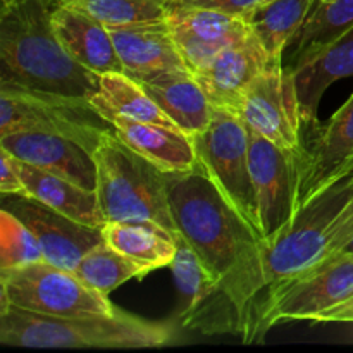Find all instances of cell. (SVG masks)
Segmentation results:
<instances>
[{
    "label": "cell",
    "mask_w": 353,
    "mask_h": 353,
    "mask_svg": "<svg viewBox=\"0 0 353 353\" xmlns=\"http://www.w3.org/2000/svg\"><path fill=\"white\" fill-rule=\"evenodd\" d=\"M168 195L179 236L216 279L223 299L240 317L241 338L252 343L265 286L261 231L238 212L200 164L168 172Z\"/></svg>",
    "instance_id": "obj_1"
},
{
    "label": "cell",
    "mask_w": 353,
    "mask_h": 353,
    "mask_svg": "<svg viewBox=\"0 0 353 353\" xmlns=\"http://www.w3.org/2000/svg\"><path fill=\"white\" fill-rule=\"evenodd\" d=\"M61 0H3L0 9V85L90 100L100 76L68 54L52 24Z\"/></svg>",
    "instance_id": "obj_2"
},
{
    "label": "cell",
    "mask_w": 353,
    "mask_h": 353,
    "mask_svg": "<svg viewBox=\"0 0 353 353\" xmlns=\"http://www.w3.org/2000/svg\"><path fill=\"white\" fill-rule=\"evenodd\" d=\"M352 199L353 169L331 179L300 203L292 223L278 236L262 241L265 286L252 343L262 341V321L272 300L326 259L331 231Z\"/></svg>",
    "instance_id": "obj_3"
},
{
    "label": "cell",
    "mask_w": 353,
    "mask_h": 353,
    "mask_svg": "<svg viewBox=\"0 0 353 353\" xmlns=\"http://www.w3.org/2000/svg\"><path fill=\"white\" fill-rule=\"evenodd\" d=\"M169 324L117 309L99 316H45L9 305L0 309V343L19 348H159L169 343Z\"/></svg>",
    "instance_id": "obj_4"
},
{
    "label": "cell",
    "mask_w": 353,
    "mask_h": 353,
    "mask_svg": "<svg viewBox=\"0 0 353 353\" xmlns=\"http://www.w3.org/2000/svg\"><path fill=\"white\" fill-rule=\"evenodd\" d=\"M97 196L105 223L159 226L181 240L168 195V172L131 150L116 131L97 145Z\"/></svg>",
    "instance_id": "obj_5"
},
{
    "label": "cell",
    "mask_w": 353,
    "mask_h": 353,
    "mask_svg": "<svg viewBox=\"0 0 353 353\" xmlns=\"http://www.w3.org/2000/svg\"><path fill=\"white\" fill-rule=\"evenodd\" d=\"M112 126L90 100L0 85V137L48 133L71 138L95 152Z\"/></svg>",
    "instance_id": "obj_6"
},
{
    "label": "cell",
    "mask_w": 353,
    "mask_h": 353,
    "mask_svg": "<svg viewBox=\"0 0 353 353\" xmlns=\"http://www.w3.org/2000/svg\"><path fill=\"white\" fill-rule=\"evenodd\" d=\"M107 296L47 261L0 271V309L14 305L45 316H99L117 310Z\"/></svg>",
    "instance_id": "obj_7"
},
{
    "label": "cell",
    "mask_w": 353,
    "mask_h": 353,
    "mask_svg": "<svg viewBox=\"0 0 353 353\" xmlns=\"http://www.w3.org/2000/svg\"><path fill=\"white\" fill-rule=\"evenodd\" d=\"M195 138L199 164L238 212L259 231V209L250 171V130L238 114L214 107L210 124Z\"/></svg>",
    "instance_id": "obj_8"
},
{
    "label": "cell",
    "mask_w": 353,
    "mask_h": 353,
    "mask_svg": "<svg viewBox=\"0 0 353 353\" xmlns=\"http://www.w3.org/2000/svg\"><path fill=\"white\" fill-rule=\"evenodd\" d=\"M303 150L281 148L250 131V171L264 240L278 236L300 207Z\"/></svg>",
    "instance_id": "obj_9"
},
{
    "label": "cell",
    "mask_w": 353,
    "mask_h": 353,
    "mask_svg": "<svg viewBox=\"0 0 353 353\" xmlns=\"http://www.w3.org/2000/svg\"><path fill=\"white\" fill-rule=\"evenodd\" d=\"M238 116L250 131L268 138L281 148L302 150V109L296 92L295 72L271 61L248 86L238 107Z\"/></svg>",
    "instance_id": "obj_10"
},
{
    "label": "cell",
    "mask_w": 353,
    "mask_h": 353,
    "mask_svg": "<svg viewBox=\"0 0 353 353\" xmlns=\"http://www.w3.org/2000/svg\"><path fill=\"white\" fill-rule=\"evenodd\" d=\"M353 293V255H336L286 286L269 305L262 321V338L276 324L316 321L321 314Z\"/></svg>",
    "instance_id": "obj_11"
},
{
    "label": "cell",
    "mask_w": 353,
    "mask_h": 353,
    "mask_svg": "<svg viewBox=\"0 0 353 353\" xmlns=\"http://www.w3.org/2000/svg\"><path fill=\"white\" fill-rule=\"evenodd\" d=\"M2 209L10 210L34 233L43 261L74 271L83 257L103 241L102 228L86 226L30 195H3Z\"/></svg>",
    "instance_id": "obj_12"
},
{
    "label": "cell",
    "mask_w": 353,
    "mask_h": 353,
    "mask_svg": "<svg viewBox=\"0 0 353 353\" xmlns=\"http://www.w3.org/2000/svg\"><path fill=\"white\" fill-rule=\"evenodd\" d=\"M165 21L192 74L217 52L252 33L243 16L203 7L169 6Z\"/></svg>",
    "instance_id": "obj_13"
},
{
    "label": "cell",
    "mask_w": 353,
    "mask_h": 353,
    "mask_svg": "<svg viewBox=\"0 0 353 353\" xmlns=\"http://www.w3.org/2000/svg\"><path fill=\"white\" fill-rule=\"evenodd\" d=\"M271 62L254 33L217 52L205 65L193 72L214 107L238 114L248 86Z\"/></svg>",
    "instance_id": "obj_14"
},
{
    "label": "cell",
    "mask_w": 353,
    "mask_h": 353,
    "mask_svg": "<svg viewBox=\"0 0 353 353\" xmlns=\"http://www.w3.org/2000/svg\"><path fill=\"white\" fill-rule=\"evenodd\" d=\"M124 72L147 81L169 72H192L181 57L168 21L109 28Z\"/></svg>",
    "instance_id": "obj_15"
},
{
    "label": "cell",
    "mask_w": 353,
    "mask_h": 353,
    "mask_svg": "<svg viewBox=\"0 0 353 353\" xmlns=\"http://www.w3.org/2000/svg\"><path fill=\"white\" fill-rule=\"evenodd\" d=\"M0 148L26 164L69 179L86 190H97L95 155L71 138L48 133H12L0 137Z\"/></svg>",
    "instance_id": "obj_16"
},
{
    "label": "cell",
    "mask_w": 353,
    "mask_h": 353,
    "mask_svg": "<svg viewBox=\"0 0 353 353\" xmlns=\"http://www.w3.org/2000/svg\"><path fill=\"white\" fill-rule=\"evenodd\" d=\"M117 137L164 172H183L199 165L195 138L179 128L140 123L114 112H99Z\"/></svg>",
    "instance_id": "obj_17"
},
{
    "label": "cell",
    "mask_w": 353,
    "mask_h": 353,
    "mask_svg": "<svg viewBox=\"0 0 353 353\" xmlns=\"http://www.w3.org/2000/svg\"><path fill=\"white\" fill-rule=\"evenodd\" d=\"M52 24L62 47L78 64L99 76L124 72L109 28L83 10L61 2L52 14Z\"/></svg>",
    "instance_id": "obj_18"
},
{
    "label": "cell",
    "mask_w": 353,
    "mask_h": 353,
    "mask_svg": "<svg viewBox=\"0 0 353 353\" xmlns=\"http://www.w3.org/2000/svg\"><path fill=\"white\" fill-rule=\"evenodd\" d=\"M350 169H353V93L321 131L312 150L305 152L300 203Z\"/></svg>",
    "instance_id": "obj_19"
},
{
    "label": "cell",
    "mask_w": 353,
    "mask_h": 353,
    "mask_svg": "<svg viewBox=\"0 0 353 353\" xmlns=\"http://www.w3.org/2000/svg\"><path fill=\"white\" fill-rule=\"evenodd\" d=\"M16 165L26 195L86 226L103 228L107 224L95 190L83 188L69 179L34 168L19 159H16Z\"/></svg>",
    "instance_id": "obj_20"
},
{
    "label": "cell",
    "mask_w": 353,
    "mask_h": 353,
    "mask_svg": "<svg viewBox=\"0 0 353 353\" xmlns=\"http://www.w3.org/2000/svg\"><path fill=\"white\" fill-rule=\"evenodd\" d=\"M140 83L185 133L196 137L210 124L214 105L192 72H169Z\"/></svg>",
    "instance_id": "obj_21"
},
{
    "label": "cell",
    "mask_w": 353,
    "mask_h": 353,
    "mask_svg": "<svg viewBox=\"0 0 353 353\" xmlns=\"http://www.w3.org/2000/svg\"><path fill=\"white\" fill-rule=\"evenodd\" d=\"M293 72L303 123H312L326 90L353 76V28Z\"/></svg>",
    "instance_id": "obj_22"
},
{
    "label": "cell",
    "mask_w": 353,
    "mask_h": 353,
    "mask_svg": "<svg viewBox=\"0 0 353 353\" xmlns=\"http://www.w3.org/2000/svg\"><path fill=\"white\" fill-rule=\"evenodd\" d=\"M353 28V0H331L316 3L310 16L293 37L286 50H292L286 68L292 71L312 61Z\"/></svg>",
    "instance_id": "obj_23"
},
{
    "label": "cell",
    "mask_w": 353,
    "mask_h": 353,
    "mask_svg": "<svg viewBox=\"0 0 353 353\" xmlns=\"http://www.w3.org/2000/svg\"><path fill=\"white\" fill-rule=\"evenodd\" d=\"M316 3L317 0H268L245 14L243 19L265 48L269 59L283 61L290 41L299 33Z\"/></svg>",
    "instance_id": "obj_24"
},
{
    "label": "cell",
    "mask_w": 353,
    "mask_h": 353,
    "mask_svg": "<svg viewBox=\"0 0 353 353\" xmlns=\"http://www.w3.org/2000/svg\"><path fill=\"white\" fill-rule=\"evenodd\" d=\"M97 112H114L140 123L178 128L159 107L140 81L126 72H105L100 76V90L90 99Z\"/></svg>",
    "instance_id": "obj_25"
},
{
    "label": "cell",
    "mask_w": 353,
    "mask_h": 353,
    "mask_svg": "<svg viewBox=\"0 0 353 353\" xmlns=\"http://www.w3.org/2000/svg\"><path fill=\"white\" fill-rule=\"evenodd\" d=\"M102 233L105 243L148 271L171 265L178 250V241L168 231L150 224L107 223Z\"/></svg>",
    "instance_id": "obj_26"
},
{
    "label": "cell",
    "mask_w": 353,
    "mask_h": 353,
    "mask_svg": "<svg viewBox=\"0 0 353 353\" xmlns=\"http://www.w3.org/2000/svg\"><path fill=\"white\" fill-rule=\"evenodd\" d=\"M169 268L172 269V278L179 296L178 319L183 327H188L196 314L219 293V285L203 268L193 248L183 240L178 241L174 261Z\"/></svg>",
    "instance_id": "obj_27"
},
{
    "label": "cell",
    "mask_w": 353,
    "mask_h": 353,
    "mask_svg": "<svg viewBox=\"0 0 353 353\" xmlns=\"http://www.w3.org/2000/svg\"><path fill=\"white\" fill-rule=\"evenodd\" d=\"M76 276L90 288L109 295L121 285L133 278H141L148 274V269L119 254L116 248L102 241L93 247L85 257L79 261L74 271Z\"/></svg>",
    "instance_id": "obj_28"
},
{
    "label": "cell",
    "mask_w": 353,
    "mask_h": 353,
    "mask_svg": "<svg viewBox=\"0 0 353 353\" xmlns=\"http://www.w3.org/2000/svg\"><path fill=\"white\" fill-rule=\"evenodd\" d=\"M88 16L95 17L107 28L164 21L168 7L161 0H61Z\"/></svg>",
    "instance_id": "obj_29"
},
{
    "label": "cell",
    "mask_w": 353,
    "mask_h": 353,
    "mask_svg": "<svg viewBox=\"0 0 353 353\" xmlns=\"http://www.w3.org/2000/svg\"><path fill=\"white\" fill-rule=\"evenodd\" d=\"M43 261L33 231L10 210H0V271Z\"/></svg>",
    "instance_id": "obj_30"
},
{
    "label": "cell",
    "mask_w": 353,
    "mask_h": 353,
    "mask_svg": "<svg viewBox=\"0 0 353 353\" xmlns=\"http://www.w3.org/2000/svg\"><path fill=\"white\" fill-rule=\"evenodd\" d=\"M264 2H268V0H181V2H176L172 6L203 7V9L221 10V12L233 14V16H245Z\"/></svg>",
    "instance_id": "obj_31"
},
{
    "label": "cell",
    "mask_w": 353,
    "mask_h": 353,
    "mask_svg": "<svg viewBox=\"0 0 353 353\" xmlns=\"http://www.w3.org/2000/svg\"><path fill=\"white\" fill-rule=\"evenodd\" d=\"M0 192L2 195H26L16 165V157L0 148Z\"/></svg>",
    "instance_id": "obj_32"
},
{
    "label": "cell",
    "mask_w": 353,
    "mask_h": 353,
    "mask_svg": "<svg viewBox=\"0 0 353 353\" xmlns=\"http://www.w3.org/2000/svg\"><path fill=\"white\" fill-rule=\"evenodd\" d=\"M314 323H353V293L347 300L321 314Z\"/></svg>",
    "instance_id": "obj_33"
},
{
    "label": "cell",
    "mask_w": 353,
    "mask_h": 353,
    "mask_svg": "<svg viewBox=\"0 0 353 353\" xmlns=\"http://www.w3.org/2000/svg\"><path fill=\"white\" fill-rule=\"evenodd\" d=\"M338 255H353V238L347 245H345L343 248H341V252ZM334 257H336V255H334Z\"/></svg>",
    "instance_id": "obj_34"
},
{
    "label": "cell",
    "mask_w": 353,
    "mask_h": 353,
    "mask_svg": "<svg viewBox=\"0 0 353 353\" xmlns=\"http://www.w3.org/2000/svg\"><path fill=\"white\" fill-rule=\"evenodd\" d=\"M161 2L168 7V6H172V3H176V2H181V0H161Z\"/></svg>",
    "instance_id": "obj_35"
},
{
    "label": "cell",
    "mask_w": 353,
    "mask_h": 353,
    "mask_svg": "<svg viewBox=\"0 0 353 353\" xmlns=\"http://www.w3.org/2000/svg\"><path fill=\"white\" fill-rule=\"evenodd\" d=\"M326 2H331V0H317V3H326Z\"/></svg>",
    "instance_id": "obj_36"
},
{
    "label": "cell",
    "mask_w": 353,
    "mask_h": 353,
    "mask_svg": "<svg viewBox=\"0 0 353 353\" xmlns=\"http://www.w3.org/2000/svg\"><path fill=\"white\" fill-rule=\"evenodd\" d=\"M0 2H3V0H0Z\"/></svg>",
    "instance_id": "obj_37"
}]
</instances>
